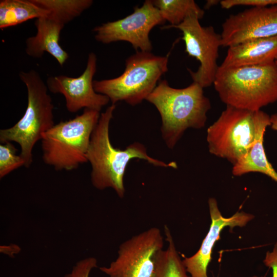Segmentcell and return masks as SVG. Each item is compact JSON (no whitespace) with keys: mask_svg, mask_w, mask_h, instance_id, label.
I'll return each mask as SVG.
<instances>
[{"mask_svg":"<svg viewBox=\"0 0 277 277\" xmlns=\"http://www.w3.org/2000/svg\"><path fill=\"white\" fill-rule=\"evenodd\" d=\"M115 107V105L111 104L101 113L91 134L87 159L91 167L92 185L101 190L112 188L122 198L125 192L124 176L131 160L142 159L165 168H176V165L174 162L166 163L150 156L146 147L139 142L133 143L124 150L114 147L110 139L109 127Z\"/></svg>","mask_w":277,"mask_h":277,"instance_id":"obj_1","label":"cell"},{"mask_svg":"<svg viewBox=\"0 0 277 277\" xmlns=\"http://www.w3.org/2000/svg\"><path fill=\"white\" fill-rule=\"evenodd\" d=\"M146 100L160 113L162 136L169 149L174 147L188 128H203L211 108L203 88L195 82L185 88H174L162 80Z\"/></svg>","mask_w":277,"mask_h":277,"instance_id":"obj_2","label":"cell"},{"mask_svg":"<svg viewBox=\"0 0 277 277\" xmlns=\"http://www.w3.org/2000/svg\"><path fill=\"white\" fill-rule=\"evenodd\" d=\"M213 85L226 106L260 110L277 101V66L220 65Z\"/></svg>","mask_w":277,"mask_h":277,"instance_id":"obj_3","label":"cell"},{"mask_svg":"<svg viewBox=\"0 0 277 277\" xmlns=\"http://www.w3.org/2000/svg\"><path fill=\"white\" fill-rule=\"evenodd\" d=\"M270 116L261 110L251 111L226 106L207 130L210 153L232 165L245 155L270 126Z\"/></svg>","mask_w":277,"mask_h":277,"instance_id":"obj_4","label":"cell"},{"mask_svg":"<svg viewBox=\"0 0 277 277\" xmlns=\"http://www.w3.org/2000/svg\"><path fill=\"white\" fill-rule=\"evenodd\" d=\"M19 77L27 88V108L16 123L0 130V142L18 144L21 148L19 154L25 162V167H29L33 162L34 146L54 125V105L46 84L37 71H22Z\"/></svg>","mask_w":277,"mask_h":277,"instance_id":"obj_5","label":"cell"},{"mask_svg":"<svg viewBox=\"0 0 277 277\" xmlns=\"http://www.w3.org/2000/svg\"><path fill=\"white\" fill-rule=\"evenodd\" d=\"M100 115L85 109L74 118L54 124L41 140L44 163L57 171H71L87 163L91 134Z\"/></svg>","mask_w":277,"mask_h":277,"instance_id":"obj_6","label":"cell"},{"mask_svg":"<svg viewBox=\"0 0 277 277\" xmlns=\"http://www.w3.org/2000/svg\"><path fill=\"white\" fill-rule=\"evenodd\" d=\"M169 54L155 55L150 52L136 51L125 61L120 76L94 80L95 91L108 97L112 104L125 101L131 106L140 104L154 90L161 77L168 71Z\"/></svg>","mask_w":277,"mask_h":277,"instance_id":"obj_7","label":"cell"},{"mask_svg":"<svg viewBox=\"0 0 277 277\" xmlns=\"http://www.w3.org/2000/svg\"><path fill=\"white\" fill-rule=\"evenodd\" d=\"M163 246L160 230L151 228L122 243L116 259L100 270L109 277H153Z\"/></svg>","mask_w":277,"mask_h":277,"instance_id":"obj_8","label":"cell"},{"mask_svg":"<svg viewBox=\"0 0 277 277\" xmlns=\"http://www.w3.org/2000/svg\"><path fill=\"white\" fill-rule=\"evenodd\" d=\"M165 22L152 1L146 0L126 17L103 23L95 27L93 31L95 39L103 44L126 41L136 51L150 52L152 46L150 32L155 26Z\"/></svg>","mask_w":277,"mask_h":277,"instance_id":"obj_9","label":"cell"},{"mask_svg":"<svg viewBox=\"0 0 277 277\" xmlns=\"http://www.w3.org/2000/svg\"><path fill=\"white\" fill-rule=\"evenodd\" d=\"M200 19L197 16L191 15L172 28L182 32L186 52L200 62L195 72L187 70L193 82L204 88L213 84L219 67L217 60L219 48L222 46V37L212 26H202Z\"/></svg>","mask_w":277,"mask_h":277,"instance_id":"obj_10","label":"cell"},{"mask_svg":"<svg viewBox=\"0 0 277 277\" xmlns=\"http://www.w3.org/2000/svg\"><path fill=\"white\" fill-rule=\"evenodd\" d=\"M96 69V55L90 52L86 68L81 75L76 77L65 75L51 76L47 80L46 85L51 92L64 96L66 109L71 113L77 112L82 109L100 112L110 100L94 89L93 78Z\"/></svg>","mask_w":277,"mask_h":277,"instance_id":"obj_11","label":"cell"},{"mask_svg":"<svg viewBox=\"0 0 277 277\" xmlns=\"http://www.w3.org/2000/svg\"><path fill=\"white\" fill-rule=\"evenodd\" d=\"M222 46L277 35V5L251 7L229 15L222 24Z\"/></svg>","mask_w":277,"mask_h":277,"instance_id":"obj_12","label":"cell"},{"mask_svg":"<svg viewBox=\"0 0 277 277\" xmlns=\"http://www.w3.org/2000/svg\"><path fill=\"white\" fill-rule=\"evenodd\" d=\"M208 205L211 220L209 230L199 250L192 256L183 260L191 277H208L207 267L211 259L213 247L225 227H229L232 229L236 226L243 227L254 218L252 214L243 211L238 212L228 218L224 217L219 210L217 201L213 197L209 199Z\"/></svg>","mask_w":277,"mask_h":277,"instance_id":"obj_13","label":"cell"},{"mask_svg":"<svg viewBox=\"0 0 277 277\" xmlns=\"http://www.w3.org/2000/svg\"><path fill=\"white\" fill-rule=\"evenodd\" d=\"M36 33L26 40V54L33 58H41L48 52L63 66L69 58L68 53L60 45L61 33L65 24L54 14L47 15L35 19Z\"/></svg>","mask_w":277,"mask_h":277,"instance_id":"obj_14","label":"cell"},{"mask_svg":"<svg viewBox=\"0 0 277 277\" xmlns=\"http://www.w3.org/2000/svg\"><path fill=\"white\" fill-rule=\"evenodd\" d=\"M277 61V35L243 42L228 48L221 66L263 65Z\"/></svg>","mask_w":277,"mask_h":277,"instance_id":"obj_15","label":"cell"},{"mask_svg":"<svg viewBox=\"0 0 277 277\" xmlns=\"http://www.w3.org/2000/svg\"><path fill=\"white\" fill-rule=\"evenodd\" d=\"M49 13L34 3L33 0H1L0 28L3 30L16 26Z\"/></svg>","mask_w":277,"mask_h":277,"instance_id":"obj_16","label":"cell"},{"mask_svg":"<svg viewBox=\"0 0 277 277\" xmlns=\"http://www.w3.org/2000/svg\"><path fill=\"white\" fill-rule=\"evenodd\" d=\"M264 136H260L248 152L233 165L232 172L234 175L260 172L277 183V172L269 162L265 153Z\"/></svg>","mask_w":277,"mask_h":277,"instance_id":"obj_17","label":"cell"},{"mask_svg":"<svg viewBox=\"0 0 277 277\" xmlns=\"http://www.w3.org/2000/svg\"><path fill=\"white\" fill-rule=\"evenodd\" d=\"M152 2L165 21L170 24L162 29L177 26L191 15H196L201 19L204 15V10L193 0H155Z\"/></svg>","mask_w":277,"mask_h":277,"instance_id":"obj_18","label":"cell"},{"mask_svg":"<svg viewBox=\"0 0 277 277\" xmlns=\"http://www.w3.org/2000/svg\"><path fill=\"white\" fill-rule=\"evenodd\" d=\"M164 230L168 246L162 251L153 277H191L187 274L183 260L176 249L170 231L166 225Z\"/></svg>","mask_w":277,"mask_h":277,"instance_id":"obj_19","label":"cell"},{"mask_svg":"<svg viewBox=\"0 0 277 277\" xmlns=\"http://www.w3.org/2000/svg\"><path fill=\"white\" fill-rule=\"evenodd\" d=\"M43 9L51 12L65 24L79 16L92 5V0H33Z\"/></svg>","mask_w":277,"mask_h":277,"instance_id":"obj_20","label":"cell"},{"mask_svg":"<svg viewBox=\"0 0 277 277\" xmlns=\"http://www.w3.org/2000/svg\"><path fill=\"white\" fill-rule=\"evenodd\" d=\"M17 149L11 142L0 145V179L12 171L25 166V162L20 154L17 155Z\"/></svg>","mask_w":277,"mask_h":277,"instance_id":"obj_21","label":"cell"},{"mask_svg":"<svg viewBox=\"0 0 277 277\" xmlns=\"http://www.w3.org/2000/svg\"><path fill=\"white\" fill-rule=\"evenodd\" d=\"M97 267V261L94 257L83 259L73 266L72 270L64 277H89L91 271Z\"/></svg>","mask_w":277,"mask_h":277,"instance_id":"obj_22","label":"cell"},{"mask_svg":"<svg viewBox=\"0 0 277 277\" xmlns=\"http://www.w3.org/2000/svg\"><path fill=\"white\" fill-rule=\"evenodd\" d=\"M220 4L222 8L226 9L235 6L265 7L277 5V0H222Z\"/></svg>","mask_w":277,"mask_h":277,"instance_id":"obj_23","label":"cell"},{"mask_svg":"<svg viewBox=\"0 0 277 277\" xmlns=\"http://www.w3.org/2000/svg\"><path fill=\"white\" fill-rule=\"evenodd\" d=\"M263 263L266 267L271 268L272 277H277V242L271 251L266 252Z\"/></svg>","mask_w":277,"mask_h":277,"instance_id":"obj_24","label":"cell"},{"mask_svg":"<svg viewBox=\"0 0 277 277\" xmlns=\"http://www.w3.org/2000/svg\"><path fill=\"white\" fill-rule=\"evenodd\" d=\"M20 250L21 248L19 247L15 244L6 246H1V252L4 253L12 258H13L14 254L18 253Z\"/></svg>","mask_w":277,"mask_h":277,"instance_id":"obj_25","label":"cell"},{"mask_svg":"<svg viewBox=\"0 0 277 277\" xmlns=\"http://www.w3.org/2000/svg\"><path fill=\"white\" fill-rule=\"evenodd\" d=\"M270 120V127L273 130L277 131V113L271 115Z\"/></svg>","mask_w":277,"mask_h":277,"instance_id":"obj_26","label":"cell"},{"mask_svg":"<svg viewBox=\"0 0 277 277\" xmlns=\"http://www.w3.org/2000/svg\"><path fill=\"white\" fill-rule=\"evenodd\" d=\"M217 1H209L207 2L205 7L206 8H209L211 6H213L214 4L217 3Z\"/></svg>","mask_w":277,"mask_h":277,"instance_id":"obj_27","label":"cell"},{"mask_svg":"<svg viewBox=\"0 0 277 277\" xmlns=\"http://www.w3.org/2000/svg\"><path fill=\"white\" fill-rule=\"evenodd\" d=\"M275 64H276V65L277 66V61H275Z\"/></svg>","mask_w":277,"mask_h":277,"instance_id":"obj_28","label":"cell"},{"mask_svg":"<svg viewBox=\"0 0 277 277\" xmlns=\"http://www.w3.org/2000/svg\"><path fill=\"white\" fill-rule=\"evenodd\" d=\"M251 277H258L257 276H251Z\"/></svg>","mask_w":277,"mask_h":277,"instance_id":"obj_29","label":"cell"}]
</instances>
